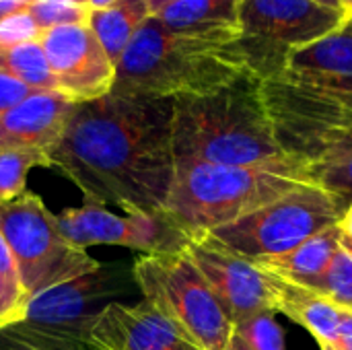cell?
I'll return each instance as SVG.
<instances>
[{
  "instance_id": "1",
  "label": "cell",
  "mask_w": 352,
  "mask_h": 350,
  "mask_svg": "<svg viewBox=\"0 0 352 350\" xmlns=\"http://www.w3.org/2000/svg\"><path fill=\"white\" fill-rule=\"evenodd\" d=\"M173 99L107 93L74 103L58 142L45 153L89 204L126 215H159L171 190Z\"/></svg>"
},
{
  "instance_id": "2",
  "label": "cell",
  "mask_w": 352,
  "mask_h": 350,
  "mask_svg": "<svg viewBox=\"0 0 352 350\" xmlns=\"http://www.w3.org/2000/svg\"><path fill=\"white\" fill-rule=\"evenodd\" d=\"M171 151L175 163L245 167L287 157L276 140L262 78L252 72L202 93L173 99Z\"/></svg>"
},
{
  "instance_id": "3",
  "label": "cell",
  "mask_w": 352,
  "mask_h": 350,
  "mask_svg": "<svg viewBox=\"0 0 352 350\" xmlns=\"http://www.w3.org/2000/svg\"><path fill=\"white\" fill-rule=\"evenodd\" d=\"M245 72L239 35L173 31L148 17L120 56L109 93L175 99L214 91Z\"/></svg>"
},
{
  "instance_id": "4",
  "label": "cell",
  "mask_w": 352,
  "mask_h": 350,
  "mask_svg": "<svg viewBox=\"0 0 352 350\" xmlns=\"http://www.w3.org/2000/svg\"><path fill=\"white\" fill-rule=\"evenodd\" d=\"M303 184H309L305 167L293 157L245 167L175 163L163 212L192 241Z\"/></svg>"
},
{
  "instance_id": "5",
  "label": "cell",
  "mask_w": 352,
  "mask_h": 350,
  "mask_svg": "<svg viewBox=\"0 0 352 350\" xmlns=\"http://www.w3.org/2000/svg\"><path fill=\"white\" fill-rule=\"evenodd\" d=\"M132 270L142 299L192 344L200 350L227 349L233 336V322L186 250L142 256Z\"/></svg>"
},
{
  "instance_id": "6",
  "label": "cell",
  "mask_w": 352,
  "mask_h": 350,
  "mask_svg": "<svg viewBox=\"0 0 352 350\" xmlns=\"http://www.w3.org/2000/svg\"><path fill=\"white\" fill-rule=\"evenodd\" d=\"M346 206L330 192L303 184L274 202L206 235L210 243L245 260L283 256L324 229L338 225Z\"/></svg>"
},
{
  "instance_id": "7",
  "label": "cell",
  "mask_w": 352,
  "mask_h": 350,
  "mask_svg": "<svg viewBox=\"0 0 352 350\" xmlns=\"http://www.w3.org/2000/svg\"><path fill=\"white\" fill-rule=\"evenodd\" d=\"M0 233L12 252L29 301L99 266L87 250L72 245L62 235L56 215L33 192L0 204Z\"/></svg>"
},
{
  "instance_id": "8",
  "label": "cell",
  "mask_w": 352,
  "mask_h": 350,
  "mask_svg": "<svg viewBox=\"0 0 352 350\" xmlns=\"http://www.w3.org/2000/svg\"><path fill=\"white\" fill-rule=\"evenodd\" d=\"M237 21L250 72L268 80L283 74L293 50L328 35L346 17L318 0H239Z\"/></svg>"
},
{
  "instance_id": "9",
  "label": "cell",
  "mask_w": 352,
  "mask_h": 350,
  "mask_svg": "<svg viewBox=\"0 0 352 350\" xmlns=\"http://www.w3.org/2000/svg\"><path fill=\"white\" fill-rule=\"evenodd\" d=\"M134 289L138 287L132 266L99 264L95 270L33 297L23 322L47 332L91 338V328L103 309Z\"/></svg>"
},
{
  "instance_id": "10",
  "label": "cell",
  "mask_w": 352,
  "mask_h": 350,
  "mask_svg": "<svg viewBox=\"0 0 352 350\" xmlns=\"http://www.w3.org/2000/svg\"><path fill=\"white\" fill-rule=\"evenodd\" d=\"M56 219L62 235L80 250L91 245H120L142 256H163L184 252L190 243V237L165 212L120 217L105 206L87 202L78 208H64Z\"/></svg>"
},
{
  "instance_id": "11",
  "label": "cell",
  "mask_w": 352,
  "mask_h": 350,
  "mask_svg": "<svg viewBox=\"0 0 352 350\" xmlns=\"http://www.w3.org/2000/svg\"><path fill=\"white\" fill-rule=\"evenodd\" d=\"M56 91L72 103L93 101L107 95L116 80V64L87 23H72L41 33Z\"/></svg>"
},
{
  "instance_id": "12",
  "label": "cell",
  "mask_w": 352,
  "mask_h": 350,
  "mask_svg": "<svg viewBox=\"0 0 352 350\" xmlns=\"http://www.w3.org/2000/svg\"><path fill=\"white\" fill-rule=\"evenodd\" d=\"M186 254L196 264L233 326L262 311H274L272 274L254 260L239 258L204 237L192 239Z\"/></svg>"
},
{
  "instance_id": "13",
  "label": "cell",
  "mask_w": 352,
  "mask_h": 350,
  "mask_svg": "<svg viewBox=\"0 0 352 350\" xmlns=\"http://www.w3.org/2000/svg\"><path fill=\"white\" fill-rule=\"evenodd\" d=\"M91 340L103 350H200L144 299L105 307L91 328Z\"/></svg>"
},
{
  "instance_id": "14",
  "label": "cell",
  "mask_w": 352,
  "mask_h": 350,
  "mask_svg": "<svg viewBox=\"0 0 352 350\" xmlns=\"http://www.w3.org/2000/svg\"><path fill=\"white\" fill-rule=\"evenodd\" d=\"M72 105L58 91H33L0 118V151L35 149L47 153L62 136Z\"/></svg>"
},
{
  "instance_id": "15",
  "label": "cell",
  "mask_w": 352,
  "mask_h": 350,
  "mask_svg": "<svg viewBox=\"0 0 352 350\" xmlns=\"http://www.w3.org/2000/svg\"><path fill=\"white\" fill-rule=\"evenodd\" d=\"M280 76L301 83L351 80L352 19H346L328 35L293 50Z\"/></svg>"
},
{
  "instance_id": "16",
  "label": "cell",
  "mask_w": 352,
  "mask_h": 350,
  "mask_svg": "<svg viewBox=\"0 0 352 350\" xmlns=\"http://www.w3.org/2000/svg\"><path fill=\"white\" fill-rule=\"evenodd\" d=\"M272 287H274V314L276 311L285 314L293 322L303 326L320 342V347L324 344L336 347L340 316H342V309L338 305H334L318 291L307 289L303 285L289 283L276 274H272Z\"/></svg>"
},
{
  "instance_id": "17",
  "label": "cell",
  "mask_w": 352,
  "mask_h": 350,
  "mask_svg": "<svg viewBox=\"0 0 352 350\" xmlns=\"http://www.w3.org/2000/svg\"><path fill=\"white\" fill-rule=\"evenodd\" d=\"M340 239H342V227L338 223L309 237L295 250L283 256L256 260V264L289 283L314 289L316 283L326 274L334 254L338 252Z\"/></svg>"
},
{
  "instance_id": "18",
  "label": "cell",
  "mask_w": 352,
  "mask_h": 350,
  "mask_svg": "<svg viewBox=\"0 0 352 350\" xmlns=\"http://www.w3.org/2000/svg\"><path fill=\"white\" fill-rule=\"evenodd\" d=\"M239 0H179L157 17L173 31L239 35Z\"/></svg>"
},
{
  "instance_id": "19",
  "label": "cell",
  "mask_w": 352,
  "mask_h": 350,
  "mask_svg": "<svg viewBox=\"0 0 352 350\" xmlns=\"http://www.w3.org/2000/svg\"><path fill=\"white\" fill-rule=\"evenodd\" d=\"M148 17H153L148 0H118L109 8L93 10L89 14L87 25L97 35L109 60L118 64L130 39L136 35V31L144 25Z\"/></svg>"
},
{
  "instance_id": "20",
  "label": "cell",
  "mask_w": 352,
  "mask_h": 350,
  "mask_svg": "<svg viewBox=\"0 0 352 350\" xmlns=\"http://www.w3.org/2000/svg\"><path fill=\"white\" fill-rule=\"evenodd\" d=\"M0 74H6L35 91H56L39 39L14 45L0 43Z\"/></svg>"
},
{
  "instance_id": "21",
  "label": "cell",
  "mask_w": 352,
  "mask_h": 350,
  "mask_svg": "<svg viewBox=\"0 0 352 350\" xmlns=\"http://www.w3.org/2000/svg\"><path fill=\"white\" fill-rule=\"evenodd\" d=\"M307 182L336 196L346 208L352 204V149H342L303 163Z\"/></svg>"
},
{
  "instance_id": "22",
  "label": "cell",
  "mask_w": 352,
  "mask_h": 350,
  "mask_svg": "<svg viewBox=\"0 0 352 350\" xmlns=\"http://www.w3.org/2000/svg\"><path fill=\"white\" fill-rule=\"evenodd\" d=\"M33 167H50L47 155L35 149L0 151V204H6L27 192V175Z\"/></svg>"
},
{
  "instance_id": "23",
  "label": "cell",
  "mask_w": 352,
  "mask_h": 350,
  "mask_svg": "<svg viewBox=\"0 0 352 350\" xmlns=\"http://www.w3.org/2000/svg\"><path fill=\"white\" fill-rule=\"evenodd\" d=\"M314 291L330 299L340 309L352 311V250L342 243V239L326 274L316 283Z\"/></svg>"
},
{
  "instance_id": "24",
  "label": "cell",
  "mask_w": 352,
  "mask_h": 350,
  "mask_svg": "<svg viewBox=\"0 0 352 350\" xmlns=\"http://www.w3.org/2000/svg\"><path fill=\"white\" fill-rule=\"evenodd\" d=\"M233 334L252 350H287L285 332L274 311H262L233 326Z\"/></svg>"
},
{
  "instance_id": "25",
  "label": "cell",
  "mask_w": 352,
  "mask_h": 350,
  "mask_svg": "<svg viewBox=\"0 0 352 350\" xmlns=\"http://www.w3.org/2000/svg\"><path fill=\"white\" fill-rule=\"evenodd\" d=\"M27 12L33 17V21L43 33L60 25L87 23L91 8L89 0H33Z\"/></svg>"
},
{
  "instance_id": "26",
  "label": "cell",
  "mask_w": 352,
  "mask_h": 350,
  "mask_svg": "<svg viewBox=\"0 0 352 350\" xmlns=\"http://www.w3.org/2000/svg\"><path fill=\"white\" fill-rule=\"evenodd\" d=\"M8 330L37 350H103L101 347H97L91 338H78V336L47 332V330L27 326L25 322L12 324V326H8Z\"/></svg>"
},
{
  "instance_id": "27",
  "label": "cell",
  "mask_w": 352,
  "mask_h": 350,
  "mask_svg": "<svg viewBox=\"0 0 352 350\" xmlns=\"http://www.w3.org/2000/svg\"><path fill=\"white\" fill-rule=\"evenodd\" d=\"M29 297L23 287L10 285L0 276V330L25 320Z\"/></svg>"
},
{
  "instance_id": "28",
  "label": "cell",
  "mask_w": 352,
  "mask_h": 350,
  "mask_svg": "<svg viewBox=\"0 0 352 350\" xmlns=\"http://www.w3.org/2000/svg\"><path fill=\"white\" fill-rule=\"evenodd\" d=\"M39 37H41V29L37 27V23L33 21V17L27 10L0 21V43L2 45L35 41Z\"/></svg>"
},
{
  "instance_id": "29",
  "label": "cell",
  "mask_w": 352,
  "mask_h": 350,
  "mask_svg": "<svg viewBox=\"0 0 352 350\" xmlns=\"http://www.w3.org/2000/svg\"><path fill=\"white\" fill-rule=\"evenodd\" d=\"M33 91L35 89H31V87H27V85H23V83L10 78L6 74H0V118L8 109H12L16 103H21L25 97H29Z\"/></svg>"
},
{
  "instance_id": "30",
  "label": "cell",
  "mask_w": 352,
  "mask_h": 350,
  "mask_svg": "<svg viewBox=\"0 0 352 350\" xmlns=\"http://www.w3.org/2000/svg\"><path fill=\"white\" fill-rule=\"evenodd\" d=\"M0 276L4 281H8L10 285H16L21 287V281H19V272H16V262L12 258V252L4 239V235L0 233ZM25 291V289H23Z\"/></svg>"
},
{
  "instance_id": "31",
  "label": "cell",
  "mask_w": 352,
  "mask_h": 350,
  "mask_svg": "<svg viewBox=\"0 0 352 350\" xmlns=\"http://www.w3.org/2000/svg\"><path fill=\"white\" fill-rule=\"evenodd\" d=\"M336 349L352 350V311H349V309H342V316H340Z\"/></svg>"
},
{
  "instance_id": "32",
  "label": "cell",
  "mask_w": 352,
  "mask_h": 350,
  "mask_svg": "<svg viewBox=\"0 0 352 350\" xmlns=\"http://www.w3.org/2000/svg\"><path fill=\"white\" fill-rule=\"evenodd\" d=\"M0 350H37L31 347L29 342H25L23 338H19L16 334H12L8 328L0 330Z\"/></svg>"
},
{
  "instance_id": "33",
  "label": "cell",
  "mask_w": 352,
  "mask_h": 350,
  "mask_svg": "<svg viewBox=\"0 0 352 350\" xmlns=\"http://www.w3.org/2000/svg\"><path fill=\"white\" fill-rule=\"evenodd\" d=\"M31 4L33 0H0V21L12 14L25 12Z\"/></svg>"
},
{
  "instance_id": "34",
  "label": "cell",
  "mask_w": 352,
  "mask_h": 350,
  "mask_svg": "<svg viewBox=\"0 0 352 350\" xmlns=\"http://www.w3.org/2000/svg\"><path fill=\"white\" fill-rule=\"evenodd\" d=\"M340 227H342V233L352 241V204L346 208V212L340 221Z\"/></svg>"
},
{
  "instance_id": "35",
  "label": "cell",
  "mask_w": 352,
  "mask_h": 350,
  "mask_svg": "<svg viewBox=\"0 0 352 350\" xmlns=\"http://www.w3.org/2000/svg\"><path fill=\"white\" fill-rule=\"evenodd\" d=\"M175 2H179V0H148L151 14H159L163 8H167V6H171V4H175Z\"/></svg>"
},
{
  "instance_id": "36",
  "label": "cell",
  "mask_w": 352,
  "mask_h": 350,
  "mask_svg": "<svg viewBox=\"0 0 352 350\" xmlns=\"http://www.w3.org/2000/svg\"><path fill=\"white\" fill-rule=\"evenodd\" d=\"M116 2L118 0H89V8H91V12L93 10H103V8H109Z\"/></svg>"
},
{
  "instance_id": "37",
  "label": "cell",
  "mask_w": 352,
  "mask_h": 350,
  "mask_svg": "<svg viewBox=\"0 0 352 350\" xmlns=\"http://www.w3.org/2000/svg\"><path fill=\"white\" fill-rule=\"evenodd\" d=\"M336 6L346 19H352V0H336Z\"/></svg>"
},
{
  "instance_id": "38",
  "label": "cell",
  "mask_w": 352,
  "mask_h": 350,
  "mask_svg": "<svg viewBox=\"0 0 352 350\" xmlns=\"http://www.w3.org/2000/svg\"><path fill=\"white\" fill-rule=\"evenodd\" d=\"M225 350H252V349H248L245 344H243V340H239L235 334L231 336V340H229V344H227V349Z\"/></svg>"
},
{
  "instance_id": "39",
  "label": "cell",
  "mask_w": 352,
  "mask_h": 350,
  "mask_svg": "<svg viewBox=\"0 0 352 350\" xmlns=\"http://www.w3.org/2000/svg\"><path fill=\"white\" fill-rule=\"evenodd\" d=\"M318 2H322V4H328V6H334V8H338L336 6V0H318ZM340 10V8H338Z\"/></svg>"
},
{
  "instance_id": "40",
  "label": "cell",
  "mask_w": 352,
  "mask_h": 350,
  "mask_svg": "<svg viewBox=\"0 0 352 350\" xmlns=\"http://www.w3.org/2000/svg\"><path fill=\"white\" fill-rule=\"evenodd\" d=\"M342 243H344V245H346L349 250H352V241L349 239V237H346V235H344V233H342Z\"/></svg>"
},
{
  "instance_id": "41",
  "label": "cell",
  "mask_w": 352,
  "mask_h": 350,
  "mask_svg": "<svg viewBox=\"0 0 352 350\" xmlns=\"http://www.w3.org/2000/svg\"><path fill=\"white\" fill-rule=\"evenodd\" d=\"M322 350H338V349H336V347H332V344H324Z\"/></svg>"
}]
</instances>
